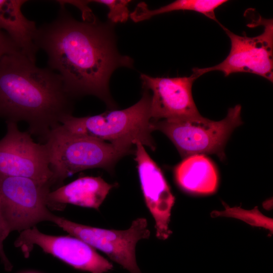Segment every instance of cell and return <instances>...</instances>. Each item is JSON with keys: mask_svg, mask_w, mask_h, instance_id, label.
I'll use <instances>...</instances> for the list:
<instances>
[{"mask_svg": "<svg viewBox=\"0 0 273 273\" xmlns=\"http://www.w3.org/2000/svg\"><path fill=\"white\" fill-rule=\"evenodd\" d=\"M135 146L134 160L145 202L155 221L156 237L166 240L172 233L169 226L175 197L161 170L144 146L138 142Z\"/></svg>", "mask_w": 273, "mask_h": 273, "instance_id": "obj_12", "label": "cell"}, {"mask_svg": "<svg viewBox=\"0 0 273 273\" xmlns=\"http://www.w3.org/2000/svg\"><path fill=\"white\" fill-rule=\"evenodd\" d=\"M114 186L100 176L80 177L51 191L47 197L48 206L60 210L70 204L98 210Z\"/></svg>", "mask_w": 273, "mask_h": 273, "instance_id": "obj_13", "label": "cell"}, {"mask_svg": "<svg viewBox=\"0 0 273 273\" xmlns=\"http://www.w3.org/2000/svg\"><path fill=\"white\" fill-rule=\"evenodd\" d=\"M6 123L7 132L0 140V173L51 184L53 173L45 144L35 142L17 123Z\"/></svg>", "mask_w": 273, "mask_h": 273, "instance_id": "obj_9", "label": "cell"}, {"mask_svg": "<svg viewBox=\"0 0 273 273\" xmlns=\"http://www.w3.org/2000/svg\"><path fill=\"white\" fill-rule=\"evenodd\" d=\"M34 43L46 53L48 67L58 72L72 98L93 95L109 103L110 75L117 67L131 63L117 53L96 19L78 21L62 4L56 18L37 29Z\"/></svg>", "mask_w": 273, "mask_h": 273, "instance_id": "obj_1", "label": "cell"}, {"mask_svg": "<svg viewBox=\"0 0 273 273\" xmlns=\"http://www.w3.org/2000/svg\"><path fill=\"white\" fill-rule=\"evenodd\" d=\"M25 0H0V30L5 32L21 52L35 63L38 50L34 43L37 29L35 22L22 12Z\"/></svg>", "mask_w": 273, "mask_h": 273, "instance_id": "obj_14", "label": "cell"}, {"mask_svg": "<svg viewBox=\"0 0 273 273\" xmlns=\"http://www.w3.org/2000/svg\"><path fill=\"white\" fill-rule=\"evenodd\" d=\"M224 209L222 211H213L211 215L213 217L225 216L240 219L253 226H258L268 230L272 232V219L264 215L257 207L251 210H245L240 207H230L223 203Z\"/></svg>", "mask_w": 273, "mask_h": 273, "instance_id": "obj_17", "label": "cell"}, {"mask_svg": "<svg viewBox=\"0 0 273 273\" xmlns=\"http://www.w3.org/2000/svg\"><path fill=\"white\" fill-rule=\"evenodd\" d=\"M146 89L152 92L151 120H177L200 116L193 98V82L198 78L188 77H153L141 74Z\"/></svg>", "mask_w": 273, "mask_h": 273, "instance_id": "obj_11", "label": "cell"}, {"mask_svg": "<svg viewBox=\"0 0 273 273\" xmlns=\"http://www.w3.org/2000/svg\"><path fill=\"white\" fill-rule=\"evenodd\" d=\"M264 26L260 35L250 37L246 34L238 35L220 26L231 40V50L226 58L212 67L194 68L193 74L197 78L209 72H222L224 76L238 72L251 73L273 81L272 19L260 17L256 22Z\"/></svg>", "mask_w": 273, "mask_h": 273, "instance_id": "obj_7", "label": "cell"}, {"mask_svg": "<svg viewBox=\"0 0 273 273\" xmlns=\"http://www.w3.org/2000/svg\"><path fill=\"white\" fill-rule=\"evenodd\" d=\"M174 176L178 186L190 193L210 194L218 186L216 169L204 154L186 157L175 167Z\"/></svg>", "mask_w": 273, "mask_h": 273, "instance_id": "obj_15", "label": "cell"}, {"mask_svg": "<svg viewBox=\"0 0 273 273\" xmlns=\"http://www.w3.org/2000/svg\"><path fill=\"white\" fill-rule=\"evenodd\" d=\"M151 98L146 89L141 99L123 110H112L102 114L77 117L69 115L61 124L68 131L93 138L131 149L140 143L155 149L151 132Z\"/></svg>", "mask_w": 273, "mask_h": 273, "instance_id": "obj_4", "label": "cell"}, {"mask_svg": "<svg viewBox=\"0 0 273 273\" xmlns=\"http://www.w3.org/2000/svg\"><path fill=\"white\" fill-rule=\"evenodd\" d=\"M226 0H177L155 10H149L144 2L139 3L130 17L138 22L151 18L155 15L175 11H190L203 14L221 25L216 18L215 10L226 3Z\"/></svg>", "mask_w": 273, "mask_h": 273, "instance_id": "obj_16", "label": "cell"}, {"mask_svg": "<svg viewBox=\"0 0 273 273\" xmlns=\"http://www.w3.org/2000/svg\"><path fill=\"white\" fill-rule=\"evenodd\" d=\"M89 3L105 5L109 9L108 18L114 23L126 22L130 14L127 5L129 0H95L88 1Z\"/></svg>", "mask_w": 273, "mask_h": 273, "instance_id": "obj_18", "label": "cell"}, {"mask_svg": "<svg viewBox=\"0 0 273 273\" xmlns=\"http://www.w3.org/2000/svg\"><path fill=\"white\" fill-rule=\"evenodd\" d=\"M51 187L49 182L0 173V209L10 232L52 222L55 214L47 204Z\"/></svg>", "mask_w": 273, "mask_h": 273, "instance_id": "obj_6", "label": "cell"}, {"mask_svg": "<svg viewBox=\"0 0 273 273\" xmlns=\"http://www.w3.org/2000/svg\"><path fill=\"white\" fill-rule=\"evenodd\" d=\"M241 112V105H237L230 108L226 116L218 121L200 115L183 119L151 120V126L153 131L159 130L167 136L183 157L215 154L222 160L229 136L243 123Z\"/></svg>", "mask_w": 273, "mask_h": 273, "instance_id": "obj_5", "label": "cell"}, {"mask_svg": "<svg viewBox=\"0 0 273 273\" xmlns=\"http://www.w3.org/2000/svg\"><path fill=\"white\" fill-rule=\"evenodd\" d=\"M43 144L53 173L52 187L60 186L68 177L86 169L101 168L111 172L120 159L133 152L132 149L71 133L62 124L49 132Z\"/></svg>", "mask_w": 273, "mask_h": 273, "instance_id": "obj_3", "label": "cell"}, {"mask_svg": "<svg viewBox=\"0 0 273 273\" xmlns=\"http://www.w3.org/2000/svg\"><path fill=\"white\" fill-rule=\"evenodd\" d=\"M70 235L77 237L106 254L130 273H143L135 257V246L150 235L147 219L138 218L126 230L102 229L85 225L55 215L52 221Z\"/></svg>", "mask_w": 273, "mask_h": 273, "instance_id": "obj_8", "label": "cell"}, {"mask_svg": "<svg viewBox=\"0 0 273 273\" xmlns=\"http://www.w3.org/2000/svg\"><path fill=\"white\" fill-rule=\"evenodd\" d=\"M39 247L45 253L74 268L90 273H105L113 265L92 246L74 236H52L40 232L36 226L21 232L15 242L27 257L33 247Z\"/></svg>", "mask_w": 273, "mask_h": 273, "instance_id": "obj_10", "label": "cell"}, {"mask_svg": "<svg viewBox=\"0 0 273 273\" xmlns=\"http://www.w3.org/2000/svg\"><path fill=\"white\" fill-rule=\"evenodd\" d=\"M20 52V50L6 32L0 30V60L5 55Z\"/></svg>", "mask_w": 273, "mask_h": 273, "instance_id": "obj_20", "label": "cell"}, {"mask_svg": "<svg viewBox=\"0 0 273 273\" xmlns=\"http://www.w3.org/2000/svg\"><path fill=\"white\" fill-rule=\"evenodd\" d=\"M10 233L3 219L0 209V258L7 271H11L13 266L4 252L3 243Z\"/></svg>", "mask_w": 273, "mask_h": 273, "instance_id": "obj_19", "label": "cell"}, {"mask_svg": "<svg viewBox=\"0 0 273 273\" xmlns=\"http://www.w3.org/2000/svg\"><path fill=\"white\" fill-rule=\"evenodd\" d=\"M72 99L58 73L37 67L21 52L0 60V117L26 122L28 132L42 144L64 117L72 115Z\"/></svg>", "mask_w": 273, "mask_h": 273, "instance_id": "obj_2", "label": "cell"}]
</instances>
